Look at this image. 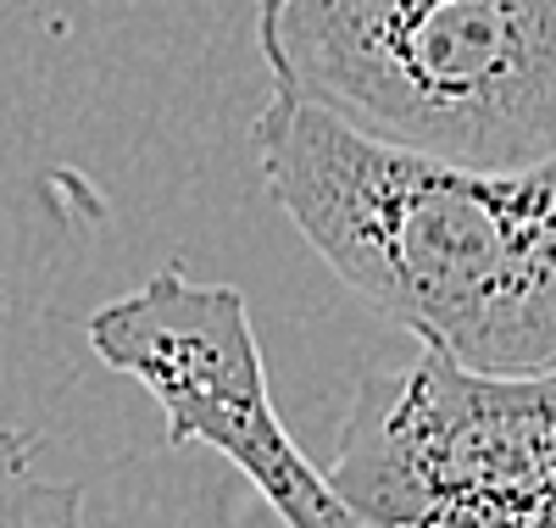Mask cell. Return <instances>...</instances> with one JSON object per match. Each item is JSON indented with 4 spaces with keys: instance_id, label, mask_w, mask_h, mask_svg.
<instances>
[{
    "instance_id": "1",
    "label": "cell",
    "mask_w": 556,
    "mask_h": 528,
    "mask_svg": "<svg viewBox=\"0 0 556 528\" xmlns=\"http://www.w3.org/2000/svg\"><path fill=\"white\" fill-rule=\"evenodd\" d=\"M267 196L340 284L473 373L556 367V156L468 167L273 89L251 123Z\"/></svg>"
},
{
    "instance_id": "2",
    "label": "cell",
    "mask_w": 556,
    "mask_h": 528,
    "mask_svg": "<svg viewBox=\"0 0 556 528\" xmlns=\"http://www.w3.org/2000/svg\"><path fill=\"white\" fill-rule=\"evenodd\" d=\"M273 89L468 167L556 156V0H262Z\"/></svg>"
},
{
    "instance_id": "3",
    "label": "cell",
    "mask_w": 556,
    "mask_h": 528,
    "mask_svg": "<svg viewBox=\"0 0 556 528\" xmlns=\"http://www.w3.org/2000/svg\"><path fill=\"white\" fill-rule=\"evenodd\" d=\"M329 478L374 528H556V367L473 373L417 351L367 373Z\"/></svg>"
},
{
    "instance_id": "4",
    "label": "cell",
    "mask_w": 556,
    "mask_h": 528,
    "mask_svg": "<svg viewBox=\"0 0 556 528\" xmlns=\"http://www.w3.org/2000/svg\"><path fill=\"white\" fill-rule=\"evenodd\" d=\"M84 334L112 373H128L162 406L167 445L217 451L251 478L285 528H374L345 506L334 478L278 417L256 328L235 284H201L167 262L151 284L106 301Z\"/></svg>"
},
{
    "instance_id": "5",
    "label": "cell",
    "mask_w": 556,
    "mask_h": 528,
    "mask_svg": "<svg viewBox=\"0 0 556 528\" xmlns=\"http://www.w3.org/2000/svg\"><path fill=\"white\" fill-rule=\"evenodd\" d=\"M0 528H84V495L39 473L17 428H0Z\"/></svg>"
}]
</instances>
